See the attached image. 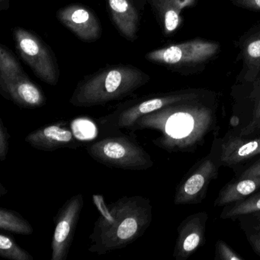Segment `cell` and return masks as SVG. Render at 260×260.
<instances>
[{
    "label": "cell",
    "mask_w": 260,
    "mask_h": 260,
    "mask_svg": "<svg viewBox=\"0 0 260 260\" xmlns=\"http://www.w3.org/2000/svg\"><path fill=\"white\" fill-rule=\"evenodd\" d=\"M217 93L176 103L144 115L132 127L134 131L150 128L161 135L155 145L168 152H193L205 142L216 124Z\"/></svg>",
    "instance_id": "obj_1"
},
{
    "label": "cell",
    "mask_w": 260,
    "mask_h": 260,
    "mask_svg": "<svg viewBox=\"0 0 260 260\" xmlns=\"http://www.w3.org/2000/svg\"><path fill=\"white\" fill-rule=\"evenodd\" d=\"M109 208L110 215H100L89 237L88 250L97 255L127 247L145 234L153 220L151 202L143 196H124Z\"/></svg>",
    "instance_id": "obj_2"
},
{
    "label": "cell",
    "mask_w": 260,
    "mask_h": 260,
    "mask_svg": "<svg viewBox=\"0 0 260 260\" xmlns=\"http://www.w3.org/2000/svg\"><path fill=\"white\" fill-rule=\"evenodd\" d=\"M150 80L148 74L132 65L109 67L81 80L69 102L77 108L104 106L129 96Z\"/></svg>",
    "instance_id": "obj_3"
},
{
    "label": "cell",
    "mask_w": 260,
    "mask_h": 260,
    "mask_svg": "<svg viewBox=\"0 0 260 260\" xmlns=\"http://www.w3.org/2000/svg\"><path fill=\"white\" fill-rule=\"evenodd\" d=\"M212 91L205 89H186L157 94L123 103L113 112L96 119L97 124L105 135L121 133L123 129L132 130L141 117L176 103L202 98Z\"/></svg>",
    "instance_id": "obj_4"
},
{
    "label": "cell",
    "mask_w": 260,
    "mask_h": 260,
    "mask_svg": "<svg viewBox=\"0 0 260 260\" xmlns=\"http://www.w3.org/2000/svg\"><path fill=\"white\" fill-rule=\"evenodd\" d=\"M220 42L197 37L150 51L146 59L179 75H198L218 57Z\"/></svg>",
    "instance_id": "obj_5"
},
{
    "label": "cell",
    "mask_w": 260,
    "mask_h": 260,
    "mask_svg": "<svg viewBox=\"0 0 260 260\" xmlns=\"http://www.w3.org/2000/svg\"><path fill=\"white\" fill-rule=\"evenodd\" d=\"M88 154L109 168L142 171L151 168L153 161L135 137L119 133L106 135L86 147Z\"/></svg>",
    "instance_id": "obj_6"
},
{
    "label": "cell",
    "mask_w": 260,
    "mask_h": 260,
    "mask_svg": "<svg viewBox=\"0 0 260 260\" xmlns=\"http://www.w3.org/2000/svg\"><path fill=\"white\" fill-rule=\"evenodd\" d=\"M0 91L4 98L22 109H38L46 103L43 91L31 81L4 45L0 48Z\"/></svg>",
    "instance_id": "obj_7"
},
{
    "label": "cell",
    "mask_w": 260,
    "mask_h": 260,
    "mask_svg": "<svg viewBox=\"0 0 260 260\" xmlns=\"http://www.w3.org/2000/svg\"><path fill=\"white\" fill-rule=\"evenodd\" d=\"M13 37L18 52L35 74L42 81L56 86L60 71L49 47L36 35L19 27L13 30Z\"/></svg>",
    "instance_id": "obj_8"
},
{
    "label": "cell",
    "mask_w": 260,
    "mask_h": 260,
    "mask_svg": "<svg viewBox=\"0 0 260 260\" xmlns=\"http://www.w3.org/2000/svg\"><path fill=\"white\" fill-rule=\"evenodd\" d=\"M220 153L214 151L197 162L176 187L174 196L176 205H196L206 197L210 184L218 176Z\"/></svg>",
    "instance_id": "obj_9"
},
{
    "label": "cell",
    "mask_w": 260,
    "mask_h": 260,
    "mask_svg": "<svg viewBox=\"0 0 260 260\" xmlns=\"http://www.w3.org/2000/svg\"><path fill=\"white\" fill-rule=\"evenodd\" d=\"M83 205V194L77 193L63 204L54 217L55 228L51 241V260L68 258Z\"/></svg>",
    "instance_id": "obj_10"
},
{
    "label": "cell",
    "mask_w": 260,
    "mask_h": 260,
    "mask_svg": "<svg viewBox=\"0 0 260 260\" xmlns=\"http://www.w3.org/2000/svg\"><path fill=\"white\" fill-rule=\"evenodd\" d=\"M238 48L237 63L241 69L236 77L235 84L254 81L260 73V22L246 30L236 42Z\"/></svg>",
    "instance_id": "obj_11"
},
{
    "label": "cell",
    "mask_w": 260,
    "mask_h": 260,
    "mask_svg": "<svg viewBox=\"0 0 260 260\" xmlns=\"http://www.w3.org/2000/svg\"><path fill=\"white\" fill-rule=\"evenodd\" d=\"M205 211L194 213L185 217L177 228L178 237L173 251L176 260H187L206 242L207 220Z\"/></svg>",
    "instance_id": "obj_12"
},
{
    "label": "cell",
    "mask_w": 260,
    "mask_h": 260,
    "mask_svg": "<svg viewBox=\"0 0 260 260\" xmlns=\"http://www.w3.org/2000/svg\"><path fill=\"white\" fill-rule=\"evenodd\" d=\"M57 17L63 25L84 42H95L101 36L100 20L84 6L79 4L67 6L58 10Z\"/></svg>",
    "instance_id": "obj_13"
},
{
    "label": "cell",
    "mask_w": 260,
    "mask_h": 260,
    "mask_svg": "<svg viewBox=\"0 0 260 260\" xmlns=\"http://www.w3.org/2000/svg\"><path fill=\"white\" fill-rule=\"evenodd\" d=\"M67 123L59 121L56 124L39 127L30 132L25 141L31 147L42 151H54L62 148L76 149L80 143L70 129L65 127Z\"/></svg>",
    "instance_id": "obj_14"
},
{
    "label": "cell",
    "mask_w": 260,
    "mask_h": 260,
    "mask_svg": "<svg viewBox=\"0 0 260 260\" xmlns=\"http://www.w3.org/2000/svg\"><path fill=\"white\" fill-rule=\"evenodd\" d=\"M260 155V136L243 137L230 132L220 145L221 166L234 167Z\"/></svg>",
    "instance_id": "obj_15"
},
{
    "label": "cell",
    "mask_w": 260,
    "mask_h": 260,
    "mask_svg": "<svg viewBox=\"0 0 260 260\" xmlns=\"http://www.w3.org/2000/svg\"><path fill=\"white\" fill-rule=\"evenodd\" d=\"M166 36L176 34L183 22L182 12L194 8L199 0H147Z\"/></svg>",
    "instance_id": "obj_16"
},
{
    "label": "cell",
    "mask_w": 260,
    "mask_h": 260,
    "mask_svg": "<svg viewBox=\"0 0 260 260\" xmlns=\"http://www.w3.org/2000/svg\"><path fill=\"white\" fill-rule=\"evenodd\" d=\"M234 99L243 104L249 105L252 109L251 118L247 124L240 129V136L255 137L260 135V73L254 81L246 84H234L232 87Z\"/></svg>",
    "instance_id": "obj_17"
},
{
    "label": "cell",
    "mask_w": 260,
    "mask_h": 260,
    "mask_svg": "<svg viewBox=\"0 0 260 260\" xmlns=\"http://www.w3.org/2000/svg\"><path fill=\"white\" fill-rule=\"evenodd\" d=\"M111 17L121 36L134 42L138 39L140 10L135 0H107Z\"/></svg>",
    "instance_id": "obj_18"
},
{
    "label": "cell",
    "mask_w": 260,
    "mask_h": 260,
    "mask_svg": "<svg viewBox=\"0 0 260 260\" xmlns=\"http://www.w3.org/2000/svg\"><path fill=\"white\" fill-rule=\"evenodd\" d=\"M260 189V176L238 178L228 182L219 191L214 207H225L243 200Z\"/></svg>",
    "instance_id": "obj_19"
},
{
    "label": "cell",
    "mask_w": 260,
    "mask_h": 260,
    "mask_svg": "<svg viewBox=\"0 0 260 260\" xmlns=\"http://www.w3.org/2000/svg\"><path fill=\"white\" fill-rule=\"evenodd\" d=\"M0 228L9 232L25 236L31 235L34 231L31 223L20 214L4 208H0Z\"/></svg>",
    "instance_id": "obj_20"
},
{
    "label": "cell",
    "mask_w": 260,
    "mask_h": 260,
    "mask_svg": "<svg viewBox=\"0 0 260 260\" xmlns=\"http://www.w3.org/2000/svg\"><path fill=\"white\" fill-rule=\"evenodd\" d=\"M251 213H260V189L243 200L223 207L220 217L235 220L240 216Z\"/></svg>",
    "instance_id": "obj_21"
},
{
    "label": "cell",
    "mask_w": 260,
    "mask_h": 260,
    "mask_svg": "<svg viewBox=\"0 0 260 260\" xmlns=\"http://www.w3.org/2000/svg\"><path fill=\"white\" fill-rule=\"evenodd\" d=\"M236 220L239 222L252 250L260 256V213L243 214Z\"/></svg>",
    "instance_id": "obj_22"
},
{
    "label": "cell",
    "mask_w": 260,
    "mask_h": 260,
    "mask_svg": "<svg viewBox=\"0 0 260 260\" xmlns=\"http://www.w3.org/2000/svg\"><path fill=\"white\" fill-rule=\"evenodd\" d=\"M0 256L10 260H33L34 257L19 246L13 239L0 234Z\"/></svg>",
    "instance_id": "obj_23"
},
{
    "label": "cell",
    "mask_w": 260,
    "mask_h": 260,
    "mask_svg": "<svg viewBox=\"0 0 260 260\" xmlns=\"http://www.w3.org/2000/svg\"><path fill=\"white\" fill-rule=\"evenodd\" d=\"M217 260H243L244 258L233 250L223 240H217L215 244V257Z\"/></svg>",
    "instance_id": "obj_24"
},
{
    "label": "cell",
    "mask_w": 260,
    "mask_h": 260,
    "mask_svg": "<svg viewBox=\"0 0 260 260\" xmlns=\"http://www.w3.org/2000/svg\"><path fill=\"white\" fill-rule=\"evenodd\" d=\"M10 135L8 128L0 119V162H4L7 159L10 147Z\"/></svg>",
    "instance_id": "obj_25"
},
{
    "label": "cell",
    "mask_w": 260,
    "mask_h": 260,
    "mask_svg": "<svg viewBox=\"0 0 260 260\" xmlns=\"http://www.w3.org/2000/svg\"><path fill=\"white\" fill-rule=\"evenodd\" d=\"M234 7L252 12H260V0H230Z\"/></svg>",
    "instance_id": "obj_26"
},
{
    "label": "cell",
    "mask_w": 260,
    "mask_h": 260,
    "mask_svg": "<svg viewBox=\"0 0 260 260\" xmlns=\"http://www.w3.org/2000/svg\"><path fill=\"white\" fill-rule=\"evenodd\" d=\"M260 176V158L253 164L246 167L240 174L238 178L256 177Z\"/></svg>",
    "instance_id": "obj_27"
},
{
    "label": "cell",
    "mask_w": 260,
    "mask_h": 260,
    "mask_svg": "<svg viewBox=\"0 0 260 260\" xmlns=\"http://www.w3.org/2000/svg\"><path fill=\"white\" fill-rule=\"evenodd\" d=\"M92 199H93V202L95 207L100 211L101 215L105 217H109L110 215V211H109V206L105 202V199L103 196H100V194H93Z\"/></svg>",
    "instance_id": "obj_28"
},
{
    "label": "cell",
    "mask_w": 260,
    "mask_h": 260,
    "mask_svg": "<svg viewBox=\"0 0 260 260\" xmlns=\"http://www.w3.org/2000/svg\"><path fill=\"white\" fill-rule=\"evenodd\" d=\"M7 190L5 188H4V185H3V184H1L0 185V196H4V194H7Z\"/></svg>",
    "instance_id": "obj_29"
}]
</instances>
